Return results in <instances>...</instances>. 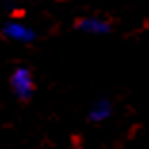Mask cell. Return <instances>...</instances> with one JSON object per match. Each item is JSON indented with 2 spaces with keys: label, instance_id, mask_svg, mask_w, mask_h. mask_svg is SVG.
Segmentation results:
<instances>
[{
  "label": "cell",
  "instance_id": "6da1fadb",
  "mask_svg": "<svg viewBox=\"0 0 149 149\" xmlns=\"http://www.w3.org/2000/svg\"><path fill=\"white\" fill-rule=\"evenodd\" d=\"M12 90L15 92V96L27 100V97L33 96V90H35V80H33V74L29 69L25 67H19V69L13 71L12 74Z\"/></svg>",
  "mask_w": 149,
  "mask_h": 149
},
{
  "label": "cell",
  "instance_id": "7a4b0ae2",
  "mask_svg": "<svg viewBox=\"0 0 149 149\" xmlns=\"http://www.w3.org/2000/svg\"><path fill=\"white\" fill-rule=\"evenodd\" d=\"M4 35L13 42H31V40H35V31L19 21H10L4 27Z\"/></svg>",
  "mask_w": 149,
  "mask_h": 149
},
{
  "label": "cell",
  "instance_id": "3957f363",
  "mask_svg": "<svg viewBox=\"0 0 149 149\" xmlns=\"http://www.w3.org/2000/svg\"><path fill=\"white\" fill-rule=\"evenodd\" d=\"M79 29L88 35H105L111 31V25L101 17H84L79 21Z\"/></svg>",
  "mask_w": 149,
  "mask_h": 149
},
{
  "label": "cell",
  "instance_id": "277c9868",
  "mask_svg": "<svg viewBox=\"0 0 149 149\" xmlns=\"http://www.w3.org/2000/svg\"><path fill=\"white\" fill-rule=\"evenodd\" d=\"M111 115V103L105 100L97 101V103H94V107L90 109V118H92L94 123H101V120H105V118H109Z\"/></svg>",
  "mask_w": 149,
  "mask_h": 149
}]
</instances>
